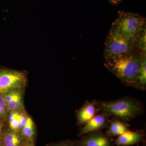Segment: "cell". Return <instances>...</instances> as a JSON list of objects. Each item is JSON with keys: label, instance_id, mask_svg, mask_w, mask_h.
Wrapping results in <instances>:
<instances>
[{"label": "cell", "instance_id": "cell-1", "mask_svg": "<svg viewBox=\"0 0 146 146\" xmlns=\"http://www.w3.org/2000/svg\"><path fill=\"white\" fill-rule=\"evenodd\" d=\"M104 65L125 85L134 87L141 67V57L134 52L106 58Z\"/></svg>", "mask_w": 146, "mask_h": 146}, {"label": "cell", "instance_id": "cell-2", "mask_svg": "<svg viewBox=\"0 0 146 146\" xmlns=\"http://www.w3.org/2000/svg\"><path fill=\"white\" fill-rule=\"evenodd\" d=\"M98 106L99 112L128 123L145 112L143 102L128 96L110 101L98 100Z\"/></svg>", "mask_w": 146, "mask_h": 146}, {"label": "cell", "instance_id": "cell-3", "mask_svg": "<svg viewBox=\"0 0 146 146\" xmlns=\"http://www.w3.org/2000/svg\"><path fill=\"white\" fill-rule=\"evenodd\" d=\"M111 28L125 38L134 40L146 29V18L138 13L119 11Z\"/></svg>", "mask_w": 146, "mask_h": 146}, {"label": "cell", "instance_id": "cell-4", "mask_svg": "<svg viewBox=\"0 0 146 146\" xmlns=\"http://www.w3.org/2000/svg\"><path fill=\"white\" fill-rule=\"evenodd\" d=\"M134 40H131L110 29L108 33L104 51V58L134 52Z\"/></svg>", "mask_w": 146, "mask_h": 146}, {"label": "cell", "instance_id": "cell-5", "mask_svg": "<svg viewBox=\"0 0 146 146\" xmlns=\"http://www.w3.org/2000/svg\"><path fill=\"white\" fill-rule=\"evenodd\" d=\"M27 83L26 72L4 67L0 68V94L13 89L25 88Z\"/></svg>", "mask_w": 146, "mask_h": 146}, {"label": "cell", "instance_id": "cell-6", "mask_svg": "<svg viewBox=\"0 0 146 146\" xmlns=\"http://www.w3.org/2000/svg\"><path fill=\"white\" fill-rule=\"evenodd\" d=\"M76 142L79 146H113V145L112 137L101 131L84 135Z\"/></svg>", "mask_w": 146, "mask_h": 146}, {"label": "cell", "instance_id": "cell-7", "mask_svg": "<svg viewBox=\"0 0 146 146\" xmlns=\"http://www.w3.org/2000/svg\"><path fill=\"white\" fill-rule=\"evenodd\" d=\"M110 117L106 114L99 112L81 127L78 133L80 137L91 132L101 131L108 127Z\"/></svg>", "mask_w": 146, "mask_h": 146}, {"label": "cell", "instance_id": "cell-8", "mask_svg": "<svg viewBox=\"0 0 146 146\" xmlns=\"http://www.w3.org/2000/svg\"><path fill=\"white\" fill-rule=\"evenodd\" d=\"M98 100L86 101L76 111L77 125L82 127L86 123L94 117L99 112Z\"/></svg>", "mask_w": 146, "mask_h": 146}, {"label": "cell", "instance_id": "cell-9", "mask_svg": "<svg viewBox=\"0 0 146 146\" xmlns=\"http://www.w3.org/2000/svg\"><path fill=\"white\" fill-rule=\"evenodd\" d=\"M25 89L18 88L13 89L2 94L7 104L9 112L25 108L23 104Z\"/></svg>", "mask_w": 146, "mask_h": 146}, {"label": "cell", "instance_id": "cell-10", "mask_svg": "<svg viewBox=\"0 0 146 146\" xmlns=\"http://www.w3.org/2000/svg\"><path fill=\"white\" fill-rule=\"evenodd\" d=\"M145 132L143 130L127 131L115 140L114 144L117 146H129L137 145L145 140Z\"/></svg>", "mask_w": 146, "mask_h": 146}, {"label": "cell", "instance_id": "cell-11", "mask_svg": "<svg viewBox=\"0 0 146 146\" xmlns=\"http://www.w3.org/2000/svg\"><path fill=\"white\" fill-rule=\"evenodd\" d=\"M29 115L25 108L11 111L7 120L9 129L21 131L26 123Z\"/></svg>", "mask_w": 146, "mask_h": 146}, {"label": "cell", "instance_id": "cell-12", "mask_svg": "<svg viewBox=\"0 0 146 146\" xmlns=\"http://www.w3.org/2000/svg\"><path fill=\"white\" fill-rule=\"evenodd\" d=\"M3 146H22L27 140L21 131H15L7 129L0 140Z\"/></svg>", "mask_w": 146, "mask_h": 146}, {"label": "cell", "instance_id": "cell-13", "mask_svg": "<svg viewBox=\"0 0 146 146\" xmlns=\"http://www.w3.org/2000/svg\"><path fill=\"white\" fill-rule=\"evenodd\" d=\"M130 125L128 123L123 122L114 117L110 120L109 125L106 133L108 136H119L129 130Z\"/></svg>", "mask_w": 146, "mask_h": 146}, {"label": "cell", "instance_id": "cell-14", "mask_svg": "<svg viewBox=\"0 0 146 146\" xmlns=\"http://www.w3.org/2000/svg\"><path fill=\"white\" fill-rule=\"evenodd\" d=\"M133 88L140 91H146V56L141 57V67Z\"/></svg>", "mask_w": 146, "mask_h": 146}, {"label": "cell", "instance_id": "cell-15", "mask_svg": "<svg viewBox=\"0 0 146 146\" xmlns=\"http://www.w3.org/2000/svg\"><path fill=\"white\" fill-rule=\"evenodd\" d=\"M21 132L27 141L34 142L36 135V126L34 121L30 115H29L26 123Z\"/></svg>", "mask_w": 146, "mask_h": 146}, {"label": "cell", "instance_id": "cell-16", "mask_svg": "<svg viewBox=\"0 0 146 146\" xmlns=\"http://www.w3.org/2000/svg\"><path fill=\"white\" fill-rule=\"evenodd\" d=\"M146 29L141 31L134 39V52L141 57L146 56Z\"/></svg>", "mask_w": 146, "mask_h": 146}, {"label": "cell", "instance_id": "cell-17", "mask_svg": "<svg viewBox=\"0 0 146 146\" xmlns=\"http://www.w3.org/2000/svg\"><path fill=\"white\" fill-rule=\"evenodd\" d=\"M9 112L6 102L0 94V121H7Z\"/></svg>", "mask_w": 146, "mask_h": 146}, {"label": "cell", "instance_id": "cell-18", "mask_svg": "<svg viewBox=\"0 0 146 146\" xmlns=\"http://www.w3.org/2000/svg\"><path fill=\"white\" fill-rule=\"evenodd\" d=\"M47 146H79L76 141H73L70 140H66L58 143H54L50 144Z\"/></svg>", "mask_w": 146, "mask_h": 146}, {"label": "cell", "instance_id": "cell-19", "mask_svg": "<svg viewBox=\"0 0 146 146\" xmlns=\"http://www.w3.org/2000/svg\"><path fill=\"white\" fill-rule=\"evenodd\" d=\"M8 128L7 121H0V140Z\"/></svg>", "mask_w": 146, "mask_h": 146}, {"label": "cell", "instance_id": "cell-20", "mask_svg": "<svg viewBox=\"0 0 146 146\" xmlns=\"http://www.w3.org/2000/svg\"><path fill=\"white\" fill-rule=\"evenodd\" d=\"M122 0H109V2L114 5H117Z\"/></svg>", "mask_w": 146, "mask_h": 146}, {"label": "cell", "instance_id": "cell-21", "mask_svg": "<svg viewBox=\"0 0 146 146\" xmlns=\"http://www.w3.org/2000/svg\"><path fill=\"white\" fill-rule=\"evenodd\" d=\"M22 146H35L34 142L33 141H27Z\"/></svg>", "mask_w": 146, "mask_h": 146}, {"label": "cell", "instance_id": "cell-22", "mask_svg": "<svg viewBox=\"0 0 146 146\" xmlns=\"http://www.w3.org/2000/svg\"><path fill=\"white\" fill-rule=\"evenodd\" d=\"M0 146H3V145L1 143V141H0Z\"/></svg>", "mask_w": 146, "mask_h": 146}, {"label": "cell", "instance_id": "cell-23", "mask_svg": "<svg viewBox=\"0 0 146 146\" xmlns=\"http://www.w3.org/2000/svg\"></svg>", "mask_w": 146, "mask_h": 146}]
</instances>
